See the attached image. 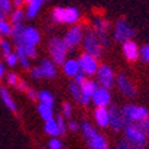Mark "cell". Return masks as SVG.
Here are the masks:
<instances>
[{
    "label": "cell",
    "instance_id": "cell-1",
    "mask_svg": "<svg viewBox=\"0 0 149 149\" xmlns=\"http://www.w3.org/2000/svg\"><path fill=\"white\" fill-rule=\"evenodd\" d=\"M79 132L82 133L83 139L86 141L89 149H110L106 137L102 133L98 132L91 122H89V121L81 122Z\"/></svg>",
    "mask_w": 149,
    "mask_h": 149
},
{
    "label": "cell",
    "instance_id": "cell-2",
    "mask_svg": "<svg viewBox=\"0 0 149 149\" xmlns=\"http://www.w3.org/2000/svg\"><path fill=\"white\" fill-rule=\"evenodd\" d=\"M81 19V11L77 7H58L52 8L51 11V20L55 24H65V26H74L78 24V22Z\"/></svg>",
    "mask_w": 149,
    "mask_h": 149
},
{
    "label": "cell",
    "instance_id": "cell-3",
    "mask_svg": "<svg viewBox=\"0 0 149 149\" xmlns=\"http://www.w3.org/2000/svg\"><path fill=\"white\" fill-rule=\"evenodd\" d=\"M122 132L133 149H146L149 142L141 124H125Z\"/></svg>",
    "mask_w": 149,
    "mask_h": 149
},
{
    "label": "cell",
    "instance_id": "cell-4",
    "mask_svg": "<svg viewBox=\"0 0 149 149\" xmlns=\"http://www.w3.org/2000/svg\"><path fill=\"white\" fill-rule=\"evenodd\" d=\"M125 124H142L149 118V110L137 104H125L121 108Z\"/></svg>",
    "mask_w": 149,
    "mask_h": 149
},
{
    "label": "cell",
    "instance_id": "cell-5",
    "mask_svg": "<svg viewBox=\"0 0 149 149\" xmlns=\"http://www.w3.org/2000/svg\"><path fill=\"white\" fill-rule=\"evenodd\" d=\"M47 50H49V54H50V59L55 63L56 66H62L63 62L67 59L69 49L66 47L63 39L59 38V36L50 38L49 45H47Z\"/></svg>",
    "mask_w": 149,
    "mask_h": 149
},
{
    "label": "cell",
    "instance_id": "cell-6",
    "mask_svg": "<svg viewBox=\"0 0 149 149\" xmlns=\"http://www.w3.org/2000/svg\"><path fill=\"white\" fill-rule=\"evenodd\" d=\"M82 47L83 52H86L89 55L94 56V58L100 59L104 54V46L101 43V40L98 39V36L95 35V32L93 31V28H87L85 30V35H83L82 40Z\"/></svg>",
    "mask_w": 149,
    "mask_h": 149
},
{
    "label": "cell",
    "instance_id": "cell-7",
    "mask_svg": "<svg viewBox=\"0 0 149 149\" xmlns=\"http://www.w3.org/2000/svg\"><path fill=\"white\" fill-rule=\"evenodd\" d=\"M93 31L95 32V35L98 36V39L101 40L104 47H108L110 45V34H111V24L110 22L105 17L95 16L93 20Z\"/></svg>",
    "mask_w": 149,
    "mask_h": 149
},
{
    "label": "cell",
    "instance_id": "cell-8",
    "mask_svg": "<svg viewBox=\"0 0 149 149\" xmlns=\"http://www.w3.org/2000/svg\"><path fill=\"white\" fill-rule=\"evenodd\" d=\"M134 28L128 23L126 19L124 17H120L117 22L113 26V30H111V35H113V39L118 43H122L125 40H129V39H133L134 36Z\"/></svg>",
    "mask_w": 149,
    "mask_h": 149
},
{
    "label": "cell",
    "instance_id": "cell-9",
    "mask_svg": "<svg viewBox=\"0 0 149 149\" xmlns=\"http://www.w3.org/2000/svg\"><path fill=\"white\" fill-rule=\"evenodd\" d=\"M116 75L117 74L108 63H100V67L94 77H95L98 86L105 87V89H111L113 86H116Z\"/></svg>",
    "mask_w": 149,
    "mask_h": 149
},
{
    "label": "cell",
    "instance_id": "cell-10",
    "mask_svg": "<svg viewBox=\"0 0 149 149\" xmlns=\"http://www.w3.org/2000/svg\"><path fill=\"white\" fill-rule=\"evenodd\" d=\"M83 35H85L83 26H81L79 23L74 26H70V28L65 32V35H63V38H62L66 47L69 49V51H71V50L77 49L78 46L82 45Z\"/></svg>",
    "mask_w": 149,
    "mask_h": 149
},
{
    "label": "cell",
    "instance_id": "cell-11",
    "mask_svg": "<svg viewBox=\"0 0 149 149\" xmlns=\"http://www.w3.org/2000/svg\"><path fill=\"white\" fill-rule=\"evenodd\" d=\"M100 59L94 58V56L89 55L86 52H82L79 56H78V63H79V69L81 73H83L87 78H91V77L95 75L98 67H100Z\"/></svg>",
    "mask_w": 149,
    "mask_h": 149
},
{
    "label": "cell",
    "instance_id": "cell-12",
    "mask_svg": "<svg viewBox=\"0 0 149 149\" xmlns=\"http://www.w3.org/2000/svg\"><path fill=\"white\" fill-rule=\"evenodd\" d=\"M116 86H117L118 91L126 98H133L137 94V89L133 81L129 78L126 74L120 73L116 75Z\"/></svg>",
    "mask_w": 149,
    "mask_h": 149
},
{
    "label": "cell",
    "instance_id": "cell-13",
    "mask_svg": "<svg viewBox=\"0 0 149 149\" xmlns=\"http://www.w3.org/2000/svg\"><path fill=\"white\" fill-rule=\"evenodd\" d=\"M91 104L95 108H109L111 105L110 89H105V87L100 86L91 95Z\"/></svg>",
    "mask_w": 149,
    "mask_h": 149
},
{
    "label": "cell",
    "instance_id": "cell-14",
    "mask_svg": "<svg viewBox=\"0 0 149 149\" xmlns=\"http://www.w3.org/2000/svg\"><path fill=\"white\" fill-rule=\"evenodd\" d=\"M109 116H110L109 128L113 132H121L125 126V120H124V116H122L121 108H118L116 105H110L109 106Z\"/></svg>",
    "mask_w": 149,
    "mask_h": 149
},
{
    "label": "cell",
    "instance_id": "cell-15",
    "mask_svg": "<svg viewBox=\"0 0 149 149\" xmlns=\"http://www.w3.org/2000/svg\"><path fill=\"white\" fill-rule=\"evenodd\" d=\"M121 51L124 58L128 62H136L140 58V47L133 39L125 40L121 43Z\"/></svg>",
    "mask_w": 149,
    "mask_h": 149
},
{
    "label": "cell",
    "instance_id": "cell-16",
    "mask_svg": "<svg viewBox=\"0 0 149 149\" xmlns=\"http://www.w3.org/2000/svg\"><path fill=\"white\" fill-rule=\"evenodd\" d=\"M39 43H40V32H39L38 28L32 27V26L24 27V31H23V43L22 45L38 47Z\"/></svg>",
    "mask_w": 149,
    "mask_h": 149
},
{
    "label": "cell",
    "instance_id": "cell-17",
    "mask_svg": "<svg viewBox=\"0 0 149 149\" xmlns=\"http://www.w3.org/2000/svg\"><path fill=\"white\" fill-rule=\"evenodd\" d=\"M94 122L98 128L106 129L110 124V116H109V108H95L93 111Z\"/></svg>",
    "mask_w": 149,
    "mask_h": 149
},
{
    "label": "cell",
    "instance_id": "cell-18",
    "mask_svg": "<svg viewBox=\"0 0 149 149\" xmlns=\"http://www.w3.org/2000/svg\"><path fill=\"white\" fill-rule=\"evenodd\" d=\"M42 70V75L45 79H54L58 74V66L52 62L51 59H43L39 65Z\"/></svg>",
    "mask_w": 149,
    "mask_h": 149
},
{
    "label": "cell",
    "instance_id": "cell-19",
    "mask_svg": "<svg viewBox=\"0 0 149 149\" xmlns=\"http://www.w3.org/2000/svg\"><path fill=\"white\" fill-rule=\"evenodd\" d=\"M61 67H62L63 74L66 77H69V78H71V79L78 73H81L79 63H78V59H75V58H67Z\"/></svg>",
    "mask_w": 149,
    "mask_h": 149
},
{
    "label": "cell",
    "instance_id": "cell-20",
    "mask_svg": "<svg viewBox=\"0 0 149 149\" xmlns=\"http://www.w3.org/2000/svg\"><path fill=\"white\" fill-rule=\"evenodd\" d=\"M0 98H1L3 104L6 105V108H7L8 110L12 111V113H17L16 102H15V100L12 98L11 93L8 91V89L6 86H0Z\"/></svg>",
    "mask_w": 149,
    "mask_h": 149
},
{
    "label": "cell",
    "instance_id": "cell-21",
    "mask_svg": "<svg viewBox=\"0 0 149 149\" xmlns=\"http://www.w3.org/2000/svg\"><path fill=\"white\" fill-rule=\"evenodd\" d=\"M42 7H43V1L42 0H31L30 3L26 4L24 12L27 19H34L38 16V14L40 12Z\"/></svg>",
    "mask_w": 149,
    "mask_h": 149
},
{
    "label": "cell",
    "instance_id": "cell-22",
    "mask_svg": "<svg viewBox=\"0 0 149 149\" xmlns=\"http://www.w3.org/2000/svg\"><path fill=\"white\" fill-rule=\"evenodd\" d=\"M98 87H100V86H98V83H97V81H95V79L86 78V81L81 85V94L91 100V95H93L94 91L97 90Z\"/></svg>",
    "mask_w": 149,
    "mask_h": 149
},
{
    "label": "cell",
    "instance_id": "cell-23",
    "mask_svg": "<svg viewBox=\"0 0 149 149\" xmlns=\"http://www.w3.org/2000/svg\"><path fill=\"white\" fill-rule=\"evenodd\" d=\"M24 24H14L12 26V32H11V42L14 46H20L23 43V31H24Z\"/></svg>",
    "mask_w": 149,
    "mask_h": 149
},
{
    "label": "cell",
    "instance_id": "cell-24",
    "mask_svg": "<svg viewBox=\"0 0 149 149\" xmlns=\"http://www.w3.org/2000/svg\"><path fill=\"white\" fill-rule=\"evenodd\" d=\"M38 101L39 104L46 105V106H50V108H55V98L50 93L49 90H40L38 91Z\"/></svg>",
    "mask_w": 149,
    "mask_h": 149
},
{
    "label": "cell",
    "instance_id": "cell-25",
    "mask_svg": "<svg viewBox=\"0 0 149 149\" xmlns=\"http://www.w3.org/2000/svg\"><path fill=\"white\" fill-rule=\"evenodd\" d=\"M15 52L17 55V59H19V65H22V67L26 70H28L31 67V59L28 58V55L26 54L24 49L22 46H15Z\"/></svg>",
    "mask_w": 149,
    "mask_h": 149
},
{
    "label": "cell",
    "instance_id": "cell-26",
    "mask_svg": "<svg viewBox=\"0 0 149 149\" xmlns=\"http://www.w3.org/2000/svg\"><path fill=\"white\" fill-rule=\"evenodd\" d=\"M8 19H10L11 24H23L24 23V19H26V12L23 8H14L12 10V12L10 14V16H8Z\"/></svg>",
    "mask_w": 149,
    "mask_h": 149
},
{
    "label": "cell",
    "instance_id": "cell-27",
    "mask_svg": "<svg viewBox=\"0 0 149 149\" xmlns=\"http://www.w3.org/2000/svg\"><path fill=\"white\" fill-rule=\"evenodd\" d=\"M45 129L46 134H49L50 137H61L59 134V129H58V124H56V120L55 118H51L49 121H45Z\"/></svg>",
    "mask_w": 149,
    "mask_h": 149
},
{
    "label": "cell",
    "instance_id": "cell-28",
    "mask_svg": "<svg viewBox=\"0 0 149 149\" xmlns=\"http://www.w3.org/2000/svg\"><path fill=\"white\" fill-rule=\"evenodd\" d=\"M11 32H12V24L8 17H1L0 19V35L1 38H7L11 36Z\"/></svg>",
    "mask_w": 149,
    "mask_h": 149
},
{
    "label": "cell",
    "instance_id": "cell-29",
    "mask_svg": "<svg viewBox=\"0 0 149 149\" xmlns=\"http://www.w3.org/2000/svg\"><path fill=\"white\" fill-rule=\"evenodd\" d=\"M38 114L40 116V118L43 121H49L51 118H54V109L50 108V106H46V105H38Z\"/></svg>",
    "mask_w": 149,
    "mask_h": 149
},
{
    "label": "cell",
    "instance_id": "cell-30",
    "mask_svg": "<svg viewBox=\"0 0 149 149\" xmlns=\"http://www.w3.org/2000/svg\"><path fill=\"white\" fill-rule=\"evenodd\" d=\"M15 50V46L12 42H10L7 38H1L0 39V52H1V56H7L8 54Z\"/></svg>",
    "mask_w": 149,
    "mask_h": 149
},
{
    "label": "cell",
    "instance_id": "cell-31",
    "mask_svg": "<svg viewBox=\"0 0 149 149\" xmlns=\"http://www.w3.org/2000/svg\"><path fill=\"white\" fill-rule=\"evenodd\" d=\"M14 10L12 0H0V19L1 17H8Z\"/></svg>",
    "mask_w": 149,
    "mask_h": 149
},
{
    "label": "cell",
    "instance_id": "cell-32",
    "mask_svg": "<svg viewBox=\"0 0 149 149\" xmlns=\"http://www.w3.org/2000/svg\"><path fill=\"white\" fill-rule=\"evenodd\" d=\"M4 79H6V83H7V86L16 87V85L19 83L20 78H19V75H17V74L15 73V71H10V73L6 74Z\"/></svg>",
    "mask_w": 149,
    "mask_h": 149
},
{
    "label": "cell",
    "instance_id": "cell-33",
    "mask_svg": "<svg viewBox=\"0 0 149 149\" xmlns=\"http://www.w3.org/2000/svg\"><path fill=\"white\" fill-rule=\"evenodd\" d=\"M69 93H70V95L78 102V101H79V97H81V86L77 85L74 81H71V82L69 83Z\"/></svg>",
    "mask_w": 149,
    "mask_h": 149
},
{
    "label": "cell",
    "instance_id": "cell-34",
    "mask_svg": "<svg viewBox=\"0 0 149 149\" xmlns=\"http://www.w3.org/2000/svg\"><path fill=\"white\" fill-rule=\"evenodd\" d=\"M4 65L8 67H15L19 65V59H17V55H16V52H15V50L11 54H8L7 56H4Z\"/></svg>",
    "mask_w": 149,
    "mask_h": 149
},
{
    "label": "cell",
    "instance_id": "cell-35",
    "mask_svg": "<svg viewBox=\"0 0 149 149\" xmlns=\"http://www.w3.org/2000/svg\"><path fill=\"white\" fill-rule=\"evenodd\" d=\"M55 120H56V124H58L59 134H61V136H65L67 133V120L63 117L62 114H61V116H56Z\"/></svg>",
    "mask_w": 149,
    "mask_h": 149
},
{
    "label": "cell",
    "instance_id": "cell-36",
    "mask_svg": "<svg viewBox=\"0 0 149 149\" xmlns=\"http://www.w3.org/2000/svg\"><path fill=\"white\" fill-rule=\"evenodd\" d=\"M140 61L144 63H149V43L142 45L140 47Z\"/></svg>",
    "mask_w": 149,
    "mask_h": 149
},
{
    "label": "cell",
    "instance_id": "cell-37",
    "mask_svg": "<svg viewBox=\"0 0 149 149\" xmlns=\"http://www.w3.org/2000/svg\"><path fill=\"white\" fill-rule=\"evenodd\" d=\"M73 111H74V108L73 105L70 104V102H63L62 104V116L65 118H71L73 117Z\"/></svg>",
    "mask_w": 149,
    "mask_h": 149
},
{
    "label": "cell",
    "instance_id": "cell-38",
    "mask_svg": "<svg viewBox=\"0 0 149 149\" xmlns=\"http://www.w3.org/2000/svg\"><path fill=\"white\" fill-rule=\"evenodd\" d=\"M63 142L61 140V137H51L49 140V148L47 149H62Z\"/></svg>",
    "mask_w": 149,
    "mask_h": 149
},
{
    "label": "cell",
    "instance_id": "cell-39",
    "mask_svg": "<svg viewBox=\"0 0 149 149\" xmlns=\"http://www.w3.org/2000/svg\"><path fill=\"white\" fill-rule=\"evenodd\" d=\"M28 73H30V77L32 79H43V75H42V70L39 66H34L28 69Z\"/></svg>",
    "mask_w": 149,
    "mask_h": 149
},
{
    "label": "cell",
    "instance_id": "cell-40",
    "mask_svg": "<svg viewBox=\"0 0 149 149\" xmlns=\"http://www.w3.org/2000/svg\"><path fill=\"white\" fill-rule=\"evenodd\" d=\"M81 130V124L78 121H74V120H69L67 121V132L75 133Z\"/></svg>",
    "mask_w": 149,
    "mask_h": 149
},
{
    "label": "cell",
    "instance_id": "cell-41",
    "mask_svg": "<svg viewBox=\"0 0 149 149\" xmlns=\"http://www.w3.org/2000/svg\"><path fill=\"white\" fill-rule=\"evenodd\" d=\"M114 149H133L132 145L129 144V141L125 137H122V139H120L117 142H116V146Z\"/></svg>",
    "mask_w": 149,
    "mask_h": 149
},
{
    "label": "cell",
    "instance_id": "cell-42",
    "mask_svg": "<svg viewBox=\"0 0 149 149\" xmlns=\"http://www.w3.org/2000/svg\"><path fill=\"white\" fill-rule=\"evenodd\" d=\"M28 87H30V86H28V83L26 82L24 79H20V81H19V83L16 85V87H15V89H16L17 91H20V93H26Z\"/></svg>",
    "mask_w": 149,
    "mask_h": 149
},
{
    "label": "cell",
    "instance_id": "cell-43",
    "mask_svg": "<svg viewBox=\"0 0 149 149\" xmlns=\"http://www.w3.org/2000/svg\"><path fill=\"white\" fill-rule=\"evenodd\" d=\"M86 78H87V77L83 73H78V74H77V75L73 78V81L77 83V85H79V86H81V85H82V83L86 81Z\"/></svg>",
    "mask_w": 149,
    "mask_h": 149
},
{
    "label": "cell",
    "instance_id": "cell-44",
    "mask_svg": "<svg viewBox=\"0 0 149 149\" xmlns=\"http://www.w3.org/2000/svg\"><path fill=\"white\" fill-rule=\"evenodd\" d=\"M26 94H27V97L30 98L31 101H36V100H38V91L34 90L32 87H28L27 91H26Z\"/></svg>",
    "mask_w": 149,
    "mask_h": 149
},
{
    "label": "cell",
    "instance_id": "cell-45",
    "mask_svg": "<svg viewBox=\"0 0 149 149\" xmlns=\"http://www.w3.org/2000/svg\"><path fill=\"white\" fill-rule=\"evenodd\" d=\"M6 74H7V71H6V65H4V62L1 61V58H0V82L4 79Z\"/></svg>",
    "mask_w": 149,
    "mask_h": 149
},
{
    "label": "cell",
    "instance_id": "cell-46",
    "mask_svg": "<svg viewBox=\"0 0 149 149\" xmlns=\"http://www.w3.org/2000/svg\"><path fill=\"white\" fill-rule=\"evenodd\" d=\"M142 128H144V130H145V134H146V139H148V142H149V118L148 120H145V121L142 122Z\"/></svg>",
    "mask_w": 149,
    "mask_h": 149
},
{
    "label": "cell",
    "instance_id": "cell-47",
    "mask_svg": "<svg viewBox=\"0 0 149 149\" xmlns=\"http://www.w3.org/2000/svg\"><path fill=\"white\" fill-rule=\"evenodd\" d=\"M12 6H14V8H23L26 4L23 0H12Z\"/></svg>",
    "mask_w": 149,
    "mask_h": 149
},
{
    "label": "cell",
    "instance_id": "cell-48",
    "mask_svg": "<svg viewBox=\"0 0 149 149\" xmlns=\"http://www.w3.org/2000/svg\"><path fill=\"white\" fill-rule=\"evenodd\" d=\"M23 1H24V4H27V3H30L31 0H23Z\"/></svg>",
    "mask_w": 149,
    "mask_h": 149
},
{
    "label": "cell",
    "instance_id": "cell-49",
    "mask_svg": "<svg viewBox=\"0 0 149 149\" xmlns=\"http://www.w3.org/2000/svg\"><path fill=\"white\" fill-rule=\"evenodd\" d=\"M42 1H43V3H47V1H50V0H42Z\"/></svg>",
    "mask_w": 149,
    "mask_h": 149
},
{
    "label": "cell",
    "instance_id": "cell-50",
    "mask_svg": "<svg viewBox=\"0 0 149 149\" xmlns=\"http://www.w3.org/2000/svg\"><path fill=\"white\" fill-rule=\"evenodd\" d=\"M0 39H1V35H0Z\"/></svg>",
    "mask_w": 149,
    "mask_h": 149
}]
</instances>
